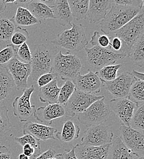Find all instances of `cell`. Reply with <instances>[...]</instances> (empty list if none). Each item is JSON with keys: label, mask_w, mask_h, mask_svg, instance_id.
Here are the masks:
<instances>
[{"label": "cell", "mask_w": 144, "mask_h": 159, "mask_svg": "<svg viewBox=\"0 0 144 159\" xmlns=\"http://www.w3.org/2000/svg\"><path fill=\"white\" fill-rule=\"evenodd\" d=\"M33 0H17L14 4L18 6H22V7H26L28 4L31 3Z\"/></svg>", "instance_id": "cell-47"}, {"label": "cell", "mask_w": 144, "mask_h": 159, "mask_svg": "<svg viewBox=\"0 0 144 159\" xmlns=\"http://www.w3.org/2000/svg\"><path fill=\"white\" fill-rule=\"evenodd\" d=\"M111 143L101 146H84L77 144L74 146L78 159H107Z\"/></svg>", "instance_id": "cell-18"}, {"label": "cell", "mask_w": 144, "mask_h": 159, "mask_svg": "<svg viewBox=\"0 0 144 159\" xmlns=\"http://www.w3.org/2000/svg\"><path fill=\"white\" fill-rule=\"evenodd\" d=\"M76 90V86L73 81L70 80L65 81L64 84L60 88L58 103L65 105Z\"/></svg>", "instance_id": "cell-34"}, {"label": "cell", "mask_w": 144, "mask_h": 159, "mask_svg": "<svg viewBox=\"0 0 144 159\" xmlns=\"http://www.w3.org/2000/svg\"><path fill=\"white\" fill-rule=\"evenodd\" d=\"M0 146H1V145H0Z\"/></svg>", "instance_id": "cell-55"}, {"label": "cell", "mask_w": 144, "mask_h": 159, "mask_svg": "<svg viewBox=\"0 0 144 159\" xmlns=\"http://www.w3.org/2000/svg\"><path fill=\"white\" fill-rule=\"evenodd\" d=\"M9 110L6 106H0V137H2L12 127L8 116Z\"/></svg>", "instance_id": "cell-35"}, {"label": "cell", "mask_w": 144, "mask_h": 159, "mask_svg": "<svg viewBox=\"0 0 144 159\" xmlns=\"http://www.w3.org/2000/svg\"><path fill=\"white\" fill-rule=\"evenodd\" d=\"M54 157L56 159H65L64 157V156H63V154H55Z\"/></svg>", "instance_id": "cell-51"}, {"label": "cell", "mask_w": 144, "mask_h": 159, "mask_svg": "<svg viewBox=\"0 0 144 159\" xmlns=\"http://www.w3.org/2000/svg\"><path fill=\"white\" fill-rule=\"evenodd\" d=\"M19 159H30V157H27L24 154H21L19 156Z\"/></svg>", "instance_id": "cell-52"}, {"label": "cell", "mask_w": 144, "mask_h": 159, "mask_svg": "<svg viewBox=\"0 0 144 159\" xmlns=\"http://www.w3.org/2000/svg\"><path fill=\"white\" fill-rule=\"evenodd\" d=\"M60 88L57 84V77L55 78L48 84L39 88V98L42 103L49 104L57 103Z\"/></svg>", "instance_id": "cell-22"}, {"label": "cell", "mask_w": 144, "mask_h": 159, "mask_svg": "<svg viewBox=\"0 0 144 159\" xmlns=\"http://www.w3.org/2000/svg\"><path fill=\"white\" fill-rule=\"evenodd\" d=\"M139 157L126 148L120 137L112 143L107 159H138Z\"/></svg>", "instance_id": "cell-21"}, {"label": "cell", "mask_w": 144, "mask_h": 159, "mask_svg": "<svg viewBox=\"0 0 144 159\" xmlns=\"http://www.w3.org/2000/svg\"><path fill=\"white\" fill-rule=\"evenodd\" d=\"M17 49L12 44L7 45L0 50V65L5 66L11 60L16 57Z\"/></svg>", "instance_id": "cell-36"}, {"label": "cell", "mask_w": 144, "mask_h": 159, "mask_svg": "<svg viewBox=\"0 0 144 159\" xmlns=\"http://www.w3.org/2000/svg\"><path fill=\"white\" fill-rule=\"evenodd\" d=\"M23 154L28 157L34 156L35 154V149L30 144H25L23 146Z\"/></svg>", "instance_id": "cell-44"}, {"label": "cell", "mask_w": 144, "mask_h": 159, "mask_svg": "<svg viewBox=\"0 0 144 159\" xmlns=\"http://www.w3.org/2000/svg\"><path fill=\"white\" fill-rule=\"evenodd\" d=\"M17 27L13 19L0 14V41L10 40Z\"/></svg>", "instance_id": "cell-28"}, {"label": "cell", "mask_w": 144, "mask_h": 159, "mask_svg": "<svg viewBox=\"0 0 144 159\" xmlns=\"http://www.w3.org/2000/svg\"><path fill=\"white\" fill-rule=\"evenodd\" d=\"M33 1L41 2H42V3L47 5L50 7L52 8L55 4V2L56 0H33Z\"/></svg>", "instance_id": "cell-49"}, {"label": "cell", "mask_w": 144, "mask_h": 159, "mask_svg": "<svg viewBox=\"0 0 144 159\" xmlns=\"http://www.w3.org/2000/svg\"><path fill=\"white\" fill-rule=\"evenodd\" d=\"M34 91L35 86L33 85L29 88L25 89L23 94L16 98L12 103L14 114L21 122H27L33 116L36 110L35 105L31 103V97Z\"/></svg>", "instance_id": "cell-11"}, {"label": "cell", "mask_w": 144, "mask_h": 159, "mask_svg": "<svg viewBox=\"0 0 144 159\" xmlns=\"http://www.w3.org/2000/svg\"><path fill=\"white\" fill-rule=\"evenodd\" d=\"M114 34L122 42V48L120 53L128 56L132 45L144 34V11L142 10L137 16L114 32Z\"/></svg>", "instance_id": "cell-4"}, {"label": "cell", "mask_w": 144, "mask_h": 159, "mask_svg": "<svg viewBox=\"0 0 144 159\" xmlns=\"http://www.w3.org/2000/svg\"><path fill=\"white\" fill-rule=\"evenodd\" d=\"M16 58L22 62L31 64L32 60V53L26 42L19 46L17 50Z\"/></svg>", "instance_id": "cell-39"}, {"label": "cell", "mask_w": 144, "mask_h": 159, "mask_svg": "<svg viewBox=\"0 0 144 159\" xmlns=\"http://www.w3.org/2000/svg\"><path fill=\"white\" fill-rule=\"evenodd\" d=\"M56 133L57 129L54 127L31 121L26 122L23 127V134H30L39 141L55 140Z\"/></svg>", "instance_id": "cell-17"}, {"label": "cell", "mask_w": 144, "mask_h": 159, "mask_svg": "<svg viewBox=\"0 0 144 159\" xmlns=\"http://www.w3.org/2000/svg\"><path fill=\"white\" fill-rule=\"evenodd\" d=\"M128 56L135 66L140 67L144 66V34L132 45Z\"/></svg>", "instance_id": "cell-27"}, {"label": "cell", "mask_w": 144, "mask_h": 159, "mask_svg": "<svg viewBox=\"0 0 144 159\" xmlns=\"http://www.w3.org/2000/svg\"><path fill=\"white\" fill-rule=\"evenodd\" d=\"M82 66V61L77 55L69 52L63 55L60 52L53 57L50 72L59 76L63 80L73 81L81 72Z\"/></svg>", "instance_id": "cell-3"}, {"label": "cell", "mask_w": 144, "mask_h": 159, "mask_svg": "<svg viewBox=\"0 0 144 159\" xmlns=\"http://www.w3.org/2000/svg\"><path fill=\"white\" fill-rule=\"evenodd\" d=\"M52 9L55 19L60 25H71L74 17L67 0H56Z\"/></svg>", "instance_id": "cell-20"}, {"label": "cell", "mask_w": 144, "mask_h": 159, "mask_svg": "<svg viewBox=\"0 0 144 159\" xmlns=\"http://www.w3.org/2000/svg\"><path fill=\"white\" fill-rule=\"evenodd\" d=\"M104 96H96L94 94L86 93L76 89L65 105L66 115L72 118L76 114H79L86 110L93 103L101 99Z\"/></svg>", "instance_id": "cell-8"}, {"label": "cell", "mask_w": 144, "mask_h": 159, "mask_svg": "<svg viewBox=\"0 0 144 159\" xmlns=\"http://www.w3.org/2000/svg\"><path fill=\"white\" fill-rule=\"evenodd\" d=\"M63 155L65 159H78L75 154L74 147H73L69 151H65Z\"/></svg>", "instance_id": "cell-46"}, {"label": "cell", "mask_w": 144, "mask_h": 159, "mask_svg": "<svg viewBox=\"0 0 144 159\" xmlns=\"http://www.w3.org/2000/svg\"><path fill=\"white\" fill-rule=\"evenodd\" d=\"M132 75H133L134 78L135 79L139 80H142L144 81V74L142 73V72H139L136 70H132Z\"/></svg>", "instance_id": "cell-48"}, {"label": "cell", "mask_w": 144, "mask_h": 159, "mask_svg": "<svg viewBox=\"0 0 144 159\" xmlns=\"http://www.w3.org/2000/svg\"><path fill=\"white\" fill-rule=\"evenodd\" d=\"M143 9L113 4L110 11L100 21L99 26L106 35L114 34L137 16Z\"/></svg>", "instance_id": "cell-1"}, {"label": "cell", "mask_w": 144, "mask_h": 159, "mask_svg": "<svg viewBox=\"0 0 144 159\" xmlns=\"http://www.w3.org/2000/svg\"><path fill=\"white\" fill-rule=\"evenodd\" d=\"M11 153L6 146H0V159H11Z\"/></svg>", "instance_id": "cell-45"}, {"label": "cell", "mask_w": 144, "mask_h": 159, "mask_svg": "<svg viewBox=\"0 0 144 159\" xmlns=\"http://www.w3.org/2000/svg\"><path fill=\"white\" fill-rule=\"evenodd\" d=\"M72 16L77 20L87 17L89 0H67Z\"/></svg>", "instance_id": "cell-29"}, {"label": "cell", "mask_w": 144, "mask_h": 159, "mask_svg": "<svg viewBox=\"0 0 144 159\" xmlns=\"http://www.w3.org/2000/svg\"><path fill=\"white\" fill-rule=\"evenodd\" d=\"M121 64H112L103 67L96 73L102 81H110L117 77Z\"/></svg>", "instance_id": "cell-31"}, {"label": "cell", "mask_w": 144, "mask_h": 159, "mask_svg": "<svg viewBox=\"0 0 144 159\" xmlns=\"http://www.w3.org/2000/svg\"><path fill=\"white\" fill-rule=\"evenodd\" d=\"M56 159L55 157H52V158H48V159Z\"/></svg>", "instance_id": "cell-54"}, {"label": "cell", "mask_w": 144, "mask_h": 159, "mask_svg": "<svg viewBox=\"0 0 144 159\" xmlns=\"http://www.w3.org/2000/svg\"><path fill=\"white\" fill-rule=\"evenodd\" d=\"M134 80L131 73L125 72L110 81H102L103 86L116 98H128L131 86Z\"/></svg>", "instance_id": "cell-13"}, {"label": "cell", "mask_w": 144, "mask_h": 159, "mask_svg": "<svg viewBox=\"0 0 144 159\" xmlns=\"http://www.w3.org/2000/svg\"><path fill=\"white\" fill-rule=\"evenodd\" d=\"M5 3H14L17 0H4Z\"/></svg>", "instance_id": "cell-53"}, {"label": "cell", "mask_w": 144, "mask_h": 159, "mask_svg": "<svg viewBox=\"0 0 144 159\" xmlns=\"http://www.w3.org/2000/svg\"><path fill=\"white\" fill-rule=\"evenodd\" d=\"M5 66L14 80L17 89L23 91L26 89L28 79L31 72V64L22 62L15 57Z\"/></svg>", "instance_id": "cell-12"}, {"label": "cell", "mask_w": 144, "mask_h": 159, "mask_svg": "<svg viewBox=\"0 0 144 159\" xmlns=\"http://www.w3.org/2000/svg\"><path fill=\"white\" fill-rule=\"evenodd\" d=\"M57 77V75L52 72L47 73L45 74H43L41 75L38 80H37V84L38 86L40 88L43 87L47 84H48L49 83H50L55 78Z\"/></svg>", "instance_id": "cell-41"}, {"label": "cell", "mask_w": 144, "mask_h": 159, "mask_svg": "<svg viewBox=\"0 0 144 159\" xmlns=\"http://www.w3.org/2000/svg\"><path fill=\"white\" fill-rule=\"evenodd\" d=\"M12 19L16 25L20 27L30 26L41 23L27 8L22 6H18L16 15Z\"/></svg>", "instance_id": "cell-26"}, {"label": "cell", "mask_w": 144, "mask_h": 159, "mask_svg": "<svg viewBox=\"0 0 144 159\" xmlns=\"http://www.w3.org/2000/svg\"><path fill=\"white\" fill-rule=\"evenodd\" d=\"M128 99L137 105L144 103V81L134 79L131 86Z\"/></svg>", "instance_id": "cell-30"}, {"label": "cell", "mask_w": 144, "mask_h": 159, "mask_svg": "<svg viewBox=\"0 0 144 159\" xmlns=\"http://www.w3.org/2000/svg\"><path fill=\"white\" fill-rule=\"evenodd\" d=\"M129 127L143 132L144 129V103L136 106L129 123Z\"/></svg>", "instance_id": "cell-32"}, {"label": "cell", "mask_w": 144, "mask_h": 159, "mask_svg": "<svg viewBox=\"0 0 144 159\" xmlns=\"http://www.w3.org/2000/svg\"><path fill=\"white\" fill-rule=\"evenodd\" d=\"M93 46H98L101 48H107L110 46V38L106 34H101L98 31H95L90 40Z\"/></svg>", "instance_id": "cell-38"}, {"label": "cell", "mask_w": 144, "mask_h": 159, "mask_svg": "<svg viewBox=\"0 0 144 159\" xmlns=\"http://www.w3.org/2000/svg\"><path fill=\"white\" fill-rule=\"evenodd\" d=\"M25 7L41 22L42 20L55 19L52 8L41 2L33 1Z\"/></svg>", "instance_id": "cell-24"}, {"label": "cell", "mask_w": 144, "mask_h": 159, "mask_svg": "<svg viewBox=\"0 0 144 159\" xmlns=\"http://www.w3.org/2000/svg\"><path fill=\"white\" fill-rule=\"evenodd\" d=\"M14 85V81L6 66L0 65V103L9 96Z\"/></svg>", "instance_id": "cell-25"}, {"label": "cell", "mask_w": 144, "mask_h": 159, "mask_svg": "<svg viewBox=\"0 0 144 159\" xmlns=\"http://www.w3.org/2000/svg\"><path fill=\"white\" fill-rule=\"evenodd\" d=\"M88 64L99 70L103 67L114 64L117 61L123 60L127 55L123 53H117L110 49L93 46L91 48H85Z\"/></svg>", "instance_id": "cell-6"}, {"label": "cell", "mask_w": 144, "mask_h": 159, "mask_svg": "<svg viewBox=\"0 0 144 159\" xmlns=\"http://www.w3.org/2000/svg\"><path fill=\"white\" fill-rule=\"evenodd\" d=\"M71 28L59 34L51 43L58 47L66 49L67 52L76 54L85 48L88 42L82 25L71 23Z\"/></svg>", "instance_id": "cell-2"}, {"label": "cell", "mask_w": 144, "mask_h": 159, "mask_svg": "<svg viewBox=\"0 0 144 159\" xmlns=\"http://www.w3.org/2000/svg\"><path fill=\"white\" fill-rule=\"evenodd\" d=\"M114 134L109 127L101 124L87 128L80 144L84 146H101L111 143Z\"/></svg>", "instance_id": "cell-9"}, {"label": "cell", "mask_w": 144, "mask_h": 159, "mask_svg": "<svg viewBox=\"0 0 144 159\" xmlns=\"http://www.w3.org/2000/svg\"><path fill=\"white\" fill-rule=\"evenodd\" d=\"M66 115L64 107L60 103L49 104L44 107H39L35 110L33 116L36 120L47 125L52 124L55 119L63 117Z\"/></svg>", "instance_id": "cell-16"}, {"label": "cell", "mask_w": 144, "mask_h": 159, "mask_svg": "<svg viewBox=\"0 0 144 159\" xmlns=\"http://www.w3.org/2000/svg\"><path fill=\"white\" fill-rule=\"evenodd\" d=\"M120 137L124 146L139 157L144 156L143 132L130 127L122 125L119 128Z\"/></svg>", "instance_id": "cell-10"}, {"label": "cell", "mask_w": 144, "mask_h": 159, "mask_svg": "<svg viewBox=\"0 0 144 159\" xmlns=\"http://www.w3.org/2000/svg\"><path fill=\"white\" fill-rule=\"evenodd\" d=\"M53 60L50 50L44 44H40L35 47L32 53L31 72L30 76L33 83H36L41 75L50 72Z\"/></svg>", "instance_id": "cell-7"}, {"label": "cell", "mask_w": 144, "mask_h": 159, "mask_svg": "<svg viewBox=\"0 0 144 159\" xmlns=\"http://www.w3.org/2000/svg\"><path fill=\"white\" fill-rule=\"evenodd\" d=\"M113 3L124 6L136 7L140 9L144 7V0H112Z\"/></svg>", "instance_id": "cell-40"}, {"label": "cell", "mask_w": 144, "mask_h": 159, "mask_svg": "<svg viewBox=\"0 0 144 159\" xmlns=\"http://www.w3.org/2000/svg\"><path fill=\"white\" fill-rule=\"evenodd\" d=\"M137 105L128 98H116L112 100L109 107L120 120L122 125L129 127L134 111Z\"/></svg>", "instance_id": "cell-14"}, {"label": "cell", "mask_w": 144, "mask_h": 159, "mask_svg": "<svg viewBox=\"0 0 144 159\" xmlns=\"http://www.w3.org/2000/svg\"><path fill=\"white\" fill-rule=\"evenodd\" d=\"M76 89L86 93H99L103 86V82L96 73L89 71L85 75L81 72L73 80Z\"/></svg>", "instance_id": "cell-15"}, {"label": "cell", "mask_w": 144, "mask_h": 159, "mask_svg": "<svg viewBox=\"0 0 144 159\" xmlns=\"http://www.w3.org/2000/svg\"><path fill=\"white\" fill-rule=\"evenodd\" d=\"M24 135L21 137H16L14 138V141L17 143L19 144L21 146H23L25 144H30L35 149V154L34 156V158L35 159L36 157L41 154V145L39 140L36 139L35 137L32 136L30 134H25Z\"/></svg>", "instance_id": "cell-33"}, {"label": "cell", "mask_w": 144, "mask_h": 159, "mask_svg": "<svg viewBox=\"0 0 144 159\" xmlns=\"http://www.w3.org/2000/svg\"><path fill=\"white\" fill-rule=\"evenodd\" d=\"M104 100L105 98L95 102L86 110L78 114L79 122L88 128L100 125L107 121L112 111Z\"/></svg>", "instance_id": "cell-5"}, {"label": "cell", "mask_w": 144, "mask_h": 159, "mask_svg": "<svg viewBox=\"0 0 144 159\" xmlns=\"http://www.w3.org/2000/svg\"><path fill=\"white\" fill-rule=\"evenodd\" d=\"M29 37V34L26 29L18 26L14 33L12 34L11 41L14 46H21L25 43Z\"/></svg>", "instance_id": "cell-37"}, {"label": "cell", "mask_w": 144, "mask_h": 159, "mask_svg": "<svg viewBox=\"0 0 144 159\" xmlns=\"http://www.w3.org/2000/svg\"><path fill=\"white\" fill-rule=\"evenodd\" d=\"M81 129L72 120L65 121L63 124L62 131L57 132L55 134L56 138L62 143H69L79 137Z\"/></svg>", "instance_id": "cell-23"}, {"label": "cell", "mask_w": 144, "mask_h": 159, "mask_svg": "<svg viewBox=\"0 0 144 159\" xmlns=\"http://www.w3.org/2000/svg\"><path fill=\"white\" fill-rule=\"evenodd\" d=\"M56 154V152L53 149H49L47 151L41 154L39 156L36 157L35 159H45L48 158L54 157Z\"/></svg>", "instance_id": "cell-43"}, {"label": "cell", "mask_w": 144, "mask_h": 159, "mask_svg": "<svg viewBox=\"0 0 144 159\" xmlns=\"http://www.w3.org/2000/svg\"><path fill=\"white\" fill-rule=\"evenodd\" d=\"M6 8V5L4 0H0V13L3 12Z\"/></svg>", "instance_id": "cell-50"}, {"label": "cell", "mask_w": 144, "mask_h": 159, "mask_svg": "<svg viewBox=\"0 0 144 159\" xmlns=\"http://www.w3.org/2000/svg\"><path fill=\"white\" fill-rule=\"evenodd\" d=\"M112 0H89L87 17L91 23L100 21L113 5Z\"/></svg>", "instance_id": "cell-19"}, {"label": "cell", "mask_w": 144, "mask_h": 159, "mask_svg": "<svg viewBox=\"0 0 144 159\" xmlns=\"http://www.w3.org/2000/svg\"><path fill=\"white\" fill-rule=\"evenodd\" d=\"M110 47L115 52H120L122 48V42L117 37H115L110 44Z\"/></svg>", "instance_id": "cell-42"}]
</instances>
